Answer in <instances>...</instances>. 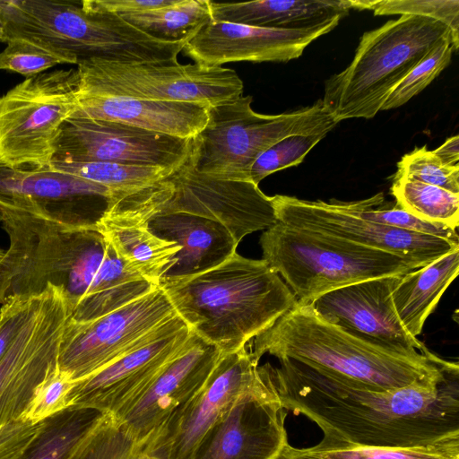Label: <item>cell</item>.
<instances>
[{
    "mask_svg": "<svg viewBox=\"0 0 459 459\" xmlns=\"http://www.w3.org/2000/svg\"><path fill=\"white\" fill-rule=\"evenodd\" d=\"M97 230L129 268L156 286L179 251L177 243L159 238L146 225L118 226L100 221Z\"/></svg>",
    "mask_w": 459,
    "mask_h": 459,
    "instance_id": "4316f807",
    "label": "cell"
},
{
    "mask_svg": "<svg viewBox=\"0 0 459 459\" xmlns=\"http://www.w3.org/2000/svg\"><path fill=\"white\" fill-rule=\"evenodd\" d=\"M277 221L330 234L348 241L405 258L418 267L446 255L459 244L400 230L360 218L345 211L340 201H307L295 196H271Z\"/></svg>",
    "mask_w": 459,
    "mask_h": 459,
    "instance_id": "2e32d148",
    "label": "cell"
},
{
    "mask_svg": "<svg viewBox=\"0 0 459 459\" xmlns=\"http://www.w3.org/2000/svg\"><path fill=\"white\" fill-rule=\"evenodd\" d=\"M432 151L444 164L459 165V135L447 138L438 148Z\"/></svg>",
    "mask_w": 459,
    "mask_h": 459,
    "instance_id": "ee69618b",
    "label": "cell"
},
{
    "mask_svg": "<svg viewBox=\"0 0 459 459\" xmlns=\"http://www.w3.org/2000/svg\"><path fill=\"white\" fill-rule=\"evenodd\" d=\"M65 459H167L152 439H135L109 413L98 420L74 445Z\"/></svg>",
    "mask_w": 459,
    "mask_h": 459,
    "instance_id": "f546056e",
    "label": "cell"
},
{
    "mask_svg": "<svg viewBox=\"0 0 459 459\" xmlns=\"http://www.w3.org/2000/svg\"><path fill=\"white\" fill-rule=\"evenodd\" d=\"M325 135H290L278 141L254 162L250 169L249 181L258 186L267 176L299 165Z\"/></svg>",
    "mask_w": 459,
    "mask_h": 459,
    "instance_id": "f35d334b",
    "label": "cell"
},
{
    "mask_svg": "<svg viewBox=\"0 0 459 459\" xmlns=\"http://www.w3.org/2000/svg\"><path fill=\"white\" fill-rule=\"evenodd\" d=\"M390 193L397 205L415 217L457 229L459 194L402 176H394Z\"/></svg>",
    "mask_w": 459,
    "mask_h": 459,
    "instance_id": "1f68e13d",
    "label": "cell"
},
{
    "mask_svg": "<svg viewBox=\"0 0 459 459\" xmlns=\"http://www.w3.org/2000/svg\"><path fill=\"white\" fill-rule=\"evenodd\" d=\"M41 422L31 424L18 420L0 427V459H21Z\"/></svg>",
    "mask_w": 459,
    "mask_h": 459,
    "instance_id": "b9f144b4",
    "label": "cell"
},
{
    "mask_svg": "<svg viewBox=\"0 0 459 459\" xmlns=\"http://www.w3.org/2000/svg\"><path fill=\"white\" fill-rule=\"evenodd\" d=\"M193 333V332H192ZM221 352L194 333L186 348L130 405L113 415L137 440L164 429L202 389Z\"/></svg>",
    "mask_w": 459,
    "mask_h": 459,
    "instance_id": "ffe728a7",
    "label": "cell"
},
{
    "mask_svg": "<svg viewBox=\"0 0 459 459\" xmlns=\"http://www.w3.org/2000/svg\"><path fill=\"white\" fill-rule=\"evenodd\" d=\"M341 17L299 29L252 27L211 20L183 48L195 63L221 66L230 62L287 63L299 58L314 40L333 30Z\"/></svg>",
    "mask_w": 459,
    "mask_h": 459,
    "instance_id": "44dd1931",
    "label": "cell"
},
{
    "mask_svg": "<svg viewBox=\"0 0 459 459\" xmlns=\"http://www.w3.org/2000/svg\"><path fill=\"white\" fill-rule=\"evenodd\" d=\"M401 275L385 276L325 293L309 305L328 322L372 342L405 351L427 350L395 312L392 291Z\"/></svg>",
    "mask_w": 459,
    "mask_h": 459,
    "instance_id": "7402d4cb",
    "label": "cell"
},
{
    "mask_svg": "<svg viewBox=\"0 0 459 459\" xmlns=\"http://www.w3.org/2000/svg\"><path fill=\"white\" fill-rule=\"evenodd\" d=\"M192 333L177 314L142 346L95 374L76 381L68 396V407H86L114 416L118 414L180 354Z\"/></svg>",
    "mask_w": 459,
    "mask_h": 459,
    "instance_id": "e0dca14e",
    "label": "cell"
},
{
    "mask_svg": "<svg viewBox=\"0 0 459 459\" xmlns=\"http://www.w3.org/2000/svg\"><path fill=\"white\" fill-rule=\"evenodd\" d=\"M72 117L117 121L182 139L194 138L208 121L209 106L125 97H76Z\"/></svg>",
    "mask_w": 459,
    "mask_h": 459,
    "instance_id": "cb8c5ba5",
    "label": "cell"
},
{
    "mask_svg": "<svg viewBox=\"0 0 459 459\" xmlns=\"http://www.w3.org/2000/svg\"><path fill=\"white\" fill-rule=\"evenodd\" d=\"M0 52V70L26 77L39 74L57 65H77L78 57L31 39L11 38Z\"/></svg>",
    "mask_w": 459,
    "mask_h": 459,
    "instance_id": "e575fe53",
    "label": "cell"
},
{
    "mask_svg": "<svg viewBox=\"0 0 459 459\" xmlns=\"http://www.w3.org/2000/svg\"><path fill=\"white\" fill-rule=\"evenodd\" d=\"M118 15L144 34L170 43L187 42L212 20L209 0H175L163 7Z\"/></svg>",
    "mask_w": 459,
    "mask_h": 459,
    "instance_id": "f1b7e54d",
    "label": "cell"
},
{
    "mask_svg": "<svg viewBox=\"0 0 459 459\" xmlns=\"http://www.w3.org/2000/svg\"><path fill=\"white\" fill-rule=\"evenodd\" d=\"M447 38L459 47L445 23L417 15H400L364 32L350 65L325 81L324 108L337 123L374 117L411 69Z\"/></svg>",
    "mask_w": 459,
    "mask_h": 459,
    "instance_id": "5b68a950",
    "label": "cell"
},
{
    "mask_svg": "<svg viewBox=\"0 0 459 459\" xmlns=\"http://www.w3.org/2000/svg\"><path fill=\"white\" fill-rule=\"evenodd\" d=\"M340 204L345 211L360 218L403 230L439 237L459 244L456 230L420 220L396 204H385L383 193L359 201H340Z\"/></svg>",
    "mask_w": 459,
    "mask_h": 459,
    "instance_id": "836d02e7",
    "label": "cell"
},
{
    "mask_svg": "<svg viewBox=\"0 0 459 459\" xmlns=\"http://www.w3.org/2000/svg\"><path fill=\"white\" fill-rule=\"evenodd\" d=\"M76 65V97H125L212 107L243 93L240 77L223 66L128 64L97 58L80 60Z\"/></svg>",
    "mask_w": 459,
    "mask_h": 459,
    "instance_id": "8fae6325",
    "label": "cell"
},
{
    "mask_svg": "<svg viewBox=\"0 0 459 459\" xmlns=\"http://www.w3.org/2000/svg\"><path fill=\"white\" fill-rule=\"evenodd\" d=\"M177 313L159 286L97 319L67 320L58 366L76 382L106 368L149 341Z\"/></svg>",
    "mask_w": 459,
    "mask_h": 459,
    "instance_id": "7c38bea8",
    "label": "cell"
},
{
    "mask_svg": "<svg viewBox=\"0 0 459 459\" xmlns=\"http://www.w3.org/2000/svg\"><path fill=\"white\" fill-rule=\"evenodd\" d=\"M5 39H31L75 55L143 63L152 39L116 13L86 9L82 1L0 0Z\"/></svg>",
    "mask_w": 459,
    "mask_h": 459,
    "instance_id": "9c48e42d",
    "label": "cell"
},
{
    "mask_svg": "<svg viewBox=\"0 0 459 459\" xmlns=\"http://www.w3.org/2000/svg\"><path fill=\"white\" fill-rule=\"evenodd\" d=\"M264 379L240 397L203 437L190 459H279L289 445L271 364Z\"/></svg>",
    "mask_w": 459,
    "mask_h": 459,
    "instance_id": "ac0fdd59",
    "label": "cell"
},
{
    "mask_svg": "<svg viewBox=\"0 0 459 459\" xmlns=\"http://www.w3.org/2000/svg\"><path fill=\"white\" fill-rule=\"evenodd\" d=\"M279 459H459V436L411 448L363 446L324 436L310 447L298 448L289 444Z\"/></svg>",
    "mask_w": 459,
    "mask_h": 459,
    "instance_id": "83f0119b",
    "label": "cell"
},
{
    "mask_svg": "<svg viewBox=\"0 0 459 459\" xmlns=\"http://www.w3.org/2000/svg\"><path fill=\"white\" fill-rule=\"evenodd\" d=\"M74 384L58 366L35 389L20 420L37 424L68 408V396Z\"/></svg>",
    "mask_w": 459,
    "mask_h": 459,
    "instance_id": "ab89813d",
    "label": "cell"
},
{
    "mask_svg": "<svg viewBox=\"0 0 459 459\" xmlns=\"http://www.w3.org/2000/svg\"><path fill=\"white\" fill-rule=\"evenodd\" d=\"M394 176L405 177L459 194V165H446L428 149L416 147L397 162Z\"/></svg>",
    "mask_w": 459,
    "mask_h": 459,
    "instance_id": "74e56055",
    "label": "cell"
},
{
    "mask_svg": "<svg viewBox=\"0 0 459 459\" xmlns=\"http://www.w3.org/2000/svg\"><path fill=\"white\" fill-rule=\"evenodd\" d=\"M158 286L188 328L221 354L244 348L298 303L264 259L237 252L214 268Z\"/></svg>",
    "mask_w": 459,
    "mask_h": 459,
    "instance_id": "277c9868",
    "label": "cell"
},
{
    "mask_svg": "<svg viewBox=\"0 0 459 459\" xmlns=\"http://www.w3.org/2000/svg\"><path fill=\"white\" fill-rule=\"evenodd\" d=\"M455 46L452 39H443L431 49L399 83L381 110L397 108L421 92L449 65Z\"/></svg>",
    "mask_w": 459,
    "mask_h": 459,
    "instance_id": "8d00e7d4",
    "label": "cell"
},
{
    "mask_svg": "<svg viewBox=\"0 0 459 459\" xmlns=\"http://www.w3.org/2000/svg\"><path fill=\"white\" fill-rule=\"evenodd\" d=\"M175 0H82L89 10L116 14L144 11L171 4Z\"/></svg>",
    "mask_w": 459,
    "mask_h": 459,
    "instance_id": "7bdbcfd3",
    "label": "cell"
},
{
    "mask_svg": "<svg viewBox=\"0 0 459 459\" xmlns=\"http://www.w3.org/2000/svg\"><path fill=\"white\" fill-rule=\"evenodd\" d=\"M0 222L9 237L1 269L4 300L39 293L48 284L60 286L68 320L85 323L158 287L129 268L98 230L25 218Z\"/></svg>",
    "mask_w": 459,
    "mask_h": 459,
    "instance_id": "7a4b0ae2",
    "label": "cell"
},
{
    "mask_svg": "<svg viewBox=\"0 0 459 459\" xmlns=\"http://www.w3.org/2000/svg\"><path fill=\"white\" fill-rule=\"evenodd\" d=\"M260 245L263 259L299 305L347 285L420 268L394 254L279 221L264 231Z\"/></svg>",
    "mask_w": 459,
    "mask_h": 459,
    "instance_id": "8992f818",
    "label": "cell"
},
{
    "mask_svg": "<svg viewBox=\"0 0 459 459\" xmlns=\"http://www.w3.org/2000/svg\"><path fill=\"white\" fill-rule=\"evenodd\" d=\"M69 318L60 286L34 294L28 317L0 359V427L18 421L38 385L58 367Z\"/></svg>",
    "mask_w": 459,
    "mask_h": 459,
    "instance_id": "4fadbf2b",
    "label": "cell"
},
{
    "mask_svg": "<svg viewBox=\"0 0 459 459\" xmlns=\"http://www.w3.org/2000/svg\"><path fill=\"white\" fill-rule=\"evenodd\" d=\"M4 254H5V250L0 248V307L4 302V296L2 293V284H1V269H2V262L4 260Z\"/></svg>",
    "mask_w": 459,
    "mask_h": 459,
    "instance_id": "f6af8a7d",
    "label": "cell"
},
{
    "mask_svg": "<svg viewBox=\"0 0 459 459\" xmlns=\"http://www.w3.org/2000/svg\"><path fill=\"white\" fill-rule=\"evenodd\" d=\"M458 271L459 247L400 276L392 300L400 322L411 336L420 334L426 319Z\"/></svg>",
    "mask_w": 459,
    "mask_h": 459,
    "instance_id": "484cf974",
    "label": "cell"
},
{
    "mask_svg": "<svg viewBox=\"0 0 459 459\" xmlns=\"http://www.w3.org/2000/svg\"><path fill=\"white\" fill-rule=\"evenodd\" d=\"M106 413L71 406L44 420L21 459H65L79 439Z\"/></svg>",
    "mask_w": 459,
    "mask_h": 459,
    "instance_id": "4dcf8cb0",
    "label": "cell"
},
{
    "mask_svg": "<svg viewBox=\"0 0 459 459\" xmlns=\"http://www.w3.org/2000/svg\"><path fill=\"white\" fill-rule=\"evenodd\" d=\"M33 296L11 295L0 307V359L25 323Z\"/></svg>",
    "mask_w": 459,
    "mask_h": 459,
    "instance_id": "60d3db41",
    "label": "cell"
},
{
    "mask_svg": "<svg viewBox=\"0 0 459 459\" xmlns=\"http://www.w3.org/2000/svg\"><path fill=\"white\" fill-rule=\"evenodd\" d=\"M76 69L26 77L0 97V164L13 169L49 167L64 122L76 110Z\"/></svg>",
    "mask_w": 459,
    "mask_h": 459,
    "instance_id": "30bf717a",
    "label": "cell"
},
{
    "mask_svg": "<svg viewBox=\"0 0 459 459\" xmlns=\"http://www.w3.org/2000/svg\"><path fill=\"white\" fill-rule=\"evenodd\" d=\"M271 365L281 406L324 436L363 446L411 448L459 436V373L439 383L377 391L288 359Z\"/></svg>",
    "mask_w": 459,
    "mask_h": 459,
    "instance_id": "6da1fadb",
    "label": "cell"
},
{
    "mask_svg": "<svg viewBox=\"0 0 459 459\" xmlns=\"http://www.w3.org/2000/svg\"><path fill=\"white\" fill-rule=\"evenodd\" d=\"M146 226L159 238L179 247L160 281L214 268L236 253L238 245L223 224L193 214L158 215L150 219Z\"/></svg>",
    "mask_w": 459,
    "mask_h": 459,
    "instance_id": "603a6c76",
    "label": "cell"
},
{
    "mask_svg": "<svg viewBox=\"0 0 459 459\" xmlns=\"http://www.w3.org/2000/svg\"><path fill=\"white\" fill-rule=\"evenodd\" d=\"M192 139L117 121L71 117L60 128L51 161L111 162L177 170L189 160Z\"/></svg>",
    "mask_w": 459,
    "mask_h": 459,
    "instance_id": "9a60e30c",
    "label": "cell"
},
{
    "mask_svg": "<svg viewBox=\"0 0 459 459\" xmlns=\"http://www.w3.org/2000/svg\"><path fill=\"white\" fill-rule=\"evenodd\" d=\"M252 100V96L241 95L208 108L205 126L192 139L188 163L196 172L249 181L254 162L278 141L290 135L327 134L338 124L321 100L278 115L254 111Z\"/></svg>",
    "mask_w": 459,
    "mask_h": 459,
    "instance_id": "ba28073f",
    "label": "cell"
},
{
    "mask_svg": "<svg viewBox=\"0 0 459 459\" xmlns=\"http://www.w3.org/2000/svg\"><path fill=\"white\" fill-rule=\"evenodd\" d=\"M48 168L102 185L116 195L129 194L155 184L176 171L161 167L111 162L51 161Z\"/></svg>",
    "mask_w": 459,
    "mask_h": 459,
    "instance_id": "d6a6232c",
    "label": "cell"
},
{
    "mask_svg": "<svg viewBox=\"0 0 459 459\" xmlns=\"http://www.w3.org/2000/svg\"><path fill=\"white\" fill-rule=\"evenodd\" d=\"M115 195L102 185L49 168L20 170L0 164V220L25 218L97 230Z\"/></svg>",
    "mask_w": 459,
    "mask_h": 459,
    "instance_id": "5bb4252c",
    "label": "cell"
},
{
    "mask_svg": "<svg viewBox=\"0 0 459 459\" xmlns=\"http://www.w3.org/2000/svg\"><path fill=\"white\" fill-rule=\"evenodd\" d=\"M264 376V365H259L246 346L222 354L202 389L153 434L155 446L166 452L167 459H190L205 433Z\"/></svg>",
    "mask_w": 459,
    "mask_h": 459,
    "instance_id": "d6986e66",
    "label": "cell"
},
{
    "mask_svg": "<svg viewBox=\"0 0 459 459\" xmlns=\"http://www.w3.org/2000/svg\"><path fill=\"white\" fill-rule=\"evenodd\" d=\"M351 9L369 10L374 15H417L445 23L459 39L458 0H349Z\"/></svg>",
    "mask_w": 459,
    "mask_h": 459,
    "instance_id": "d590c367",
    "label": "cell"
},
{
    "mask_svg": "<svg viewBox=\"0 0 459 459\" xmlns=\"http://www.w3.org/2000/svg\"><path fill=\"white\" fill-rule=\"evenodd\" d=\"M212 20L252 27L299 30L346 16L349 0L210 1Z\"/></svg>",
    "mask_w": 459,
    "mask_h": 459,
    "instance_id": "d4e9b609",
    "label": "cell"
},
{
    "mask_svg": "<svg viewBox=\"0 0 459 459\" xmlns=\"http://www.w3.org/2000/svg\"><path fill=\"white\" fill-rule=\"evenodd\" d=\"M178 212L221 222L238 243L277 222L272 198L258 186L198 173L188 161L155 184L116 197L102 221L143 226L154 216Z\"/></svg>",
    "mask_w": 459,
    "mask_h": 459,
    "instance_id": "52a82bcc",
    "label": "cell"
},
{
    "mask_svg": "<svg viewBox=\"0 0 459 459\" xmlns=\"http://www.w3.org/2000/svg\"><path fill=\"white\" fill-rule=\"evenodd\" d=\"M5 39V33H4V28L2 19V8L0 6V42L4 43Z\"/></svg>",
    "mask_w": 459,
    "mask_h": 459,
    "instance_id": "bcb514c9",
    "label": "cell"
},
{
    "mask_svg": "<svg viewBox=\"0 0 459 459\" xmlns=\"http://www.w3.org/2000/svg\"><path fill=\"white\" fill-rule=\"evenodd\" d=\"M246 347L258 362L264 354L288 359L377 391L439 383L459 373L456 362L429 349L405 351L372 342L328 322L310 305L298 303Z\"/></svg>",
    "mask_w": 459,
    "mask_h": 459,
    "instance_id": "3957f363",
    "label": "cell"
}]
</instances>
